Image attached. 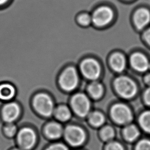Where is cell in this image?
Listing matches in <instances>:
<instances>
[{
	"label": "cell",
	"mask_w": 150,
	"mask_h": 150,
	"mask_svg": "<svg viewBox=\"0 0 150 150\" xmlns=\"http://www.w3.org/2000/svg\"><path fill=\"white\" fill-rule=\"evenodd\" d=\"M33 104L36 112L43 117H50L54 114L55 109L54 102L46 93L37 94L33 98Z\"/></svg>",
	"instance_id": "cell-1"
},
{
	"label": "cell",
	"mask_w": 150,
	"mask_h": 150,
	"mask_svg": "<svg viewBox=\"0 0 150 150\" xmlns=\"http://www.w3.org/2000/svg\"><path fill=\"white\" fill-rule=\"evenodd\" d=\"M59 83L62 89L70 92L76 88L78 83V76L76 69L70 67L64 69L59 79Z\"/></svg>",
	"instance_id": "cell-2"
},
{
	"label": "cell",
	"mask_w": 150,
	"mask_h": 150,
	"mask_svg": "<svg viewBox=\"0 0 150 150\" xmlns=\"http://www.w3.org/2000/svg\"><path fill=\"white\" fill-rule=\"evenodd\" d=\"M115 88L120 96L125 98H130L135 95L137 86L134 82L125 76H121L115 80Z\"/></svg>",
	"instance_id": "cell-3"
},
{
	"label": "cell",
	"mask_w": 150,
	"mask_h": 150,
	"mask_svg": "<svg viewBox=\"0 0 150 150\" xmlns=\"http://www.w3.org/2000/svg\"><path fill=\"white\" fill-rule=\"evenodd\" d=\"M63 135L67 143L73 146H81L86 140L85 132L77 126H67L65 129Z\"/></svg>",
	"instance_id": "cell-4"
},
{
	"label": "cell",
	"mask_w": 150,
	"mask_h": 150,
	"mask_svg": "<svg viewBox=\"0 0 150 150\" xmlns=\"http://www.w3.org/2000/svg\"><path fill=\"white\" fill-rule=\"evenodd\" d=\"M17 142L21 149L31 150L35 146L37 135L30 127H23L17 134Z\"/></svg>",
	"instance_id": "cell-5"
},
{
	"label": "cell",
	"mask_w": 150,
	"mask_h": 150,
	"mask_svg": "<svg viewBox=\"0 0 150 150\" xmlns=\"http://www.w3.org/2000/svg\"><path fill=\"white\" fill-rule=\"evenodd\" d=\"M71 106L77 115L80 117H85L90 110V101L84 94H76L71 98Z\"/></svg>",
	"instance_id": "cell-6"
},
{
	"label": "cell",
	"mask_w": 150,
	"mask_h": 150,
	"mask_svg": "<svg viewBox=\"0 0 150 150\" xmlns=\"http://www.w3.org/2000/svg\"><path fill=\"white\" fill-rule=\"evenodd\" d=\"M80 69L84 77L88 79H97L101 73L100 65L93 59H86L83 61L80 65Z\"/></svg>",
	"instance_id": "cell-7"
},
{
	"label": "cell",
	"mask_w": 150,
	"mask_h": 150,
	"mask_svg": "<svg viewBox=\"0 0 150 150\" xmlns=\"http://www.w3.org/2000/svg\"><path fill=\"white\" fill-rule=\"evenodd\" d=\"M110 114L113 119L117 123L125 124L131 121V111L127 106L123 104H116L112 106Z\"/></svg>",
	"instance_id": "cell-8"
},
{
	"label": "cell",
	"mask_w": 150,
	"mask_h": 150,
	"mask_svg": "<svg viewBox=\"0 0 150 150\" xmlns=\"http://www.w3.org/2000/svg\"><path fill=\"white\" fill-rule=\"evenodd\" d=\"M114 14L112 10L108 7H101L97 9L93 13L92 21L99 27L104 26L112 20Z\"/></svg>",
	"instance_id": "cell-9"
},
{
	"label": "cell",
	"mask_w": 150,
	"mask_h": 150,
	"mask_svg": "<svg viewBox=\"0 0 150 150\" xmlns=\"http://www.w3.org/2000/svg\"><path fill=\"white\" fill-rule=\"evenodd\" d=\"M20 108L16 102H8L3 107L2 117L4 121L7 123H13L20 116Z\"/></svg>",
	"instance_id": "cell-10"
},
{
	"label": "cell",
	"mask_w": 150,
	"mask_h": 150,
	"mask_svg": "<svg viewBox=\"0 0 150 150\" xmlns=\"http://www.w3.org/2000/svg\"><path fill=\"white\" fill-rule=\"evenodd\" d=\"M130 62L134 69L140 72L146 71L150 67L148 59L141 53L137 52L132 54Z\"/></svg>",
	"instance_id": "cell-11"
},
{
	"label": "cell",
	"mask_w": 150,
	"mask_h": 150,
	"mask_svg": "<svg viewBox=\"0 0 150 150\" xmlns=\"http://www.w3.org/2000/svg\"><path fill=\"white\" fill-rule=\"evenodd\" d=\"M63 133L62 125L56 122L48 123L44 128V133L50 139H58L63 135Z\"/></svg>",
	"instance_id": "cell-12"
},
{
	"label": "cell",
	"mask_w": 150,
	"mask_h": 150,
	"mask_svg": "<svg viewBox=\"0 0 150 150\" xmlns=\"http://www.w3.org/2000/svg\"><path fill=\"white\" fill-rule=\"evenodd\" d=\"M134 23L138 29H142L150 21V13L145 8L139 9L134 15Z\"/></svg>",
	"instance_id": "cell-13"
},
{
	"label": "cell",
	"mask_w": 150,
	"mask_h": 150,
	"mask_svg": "<svg viewBox=\"0 0 150 150\" xmlns=\"http://www.w3.org/2000/svg\"><path fill=\"white\" fill-rule=\"evenodd\" d=\"M110 65L115 71L121 72L125 69V58L121 54L115 53L110 57Z\"/></svg>",
	"instance_id": "cell-14"
},
{
	"label": "cell",
	"mask_w": 150,
	"mask_h": 150,
	"mask_svg": "<svg viewBox=\"0 0 150 150\" xmlns=\"http://www.w3.org/2000/svg\"><path fill=\"white\" fill-rule=\"evenodd\" d=\"M16 90L11 84L4 83L0 85V99L3 101H10L16 95Z\"/></svg>",
	"instance_id": "cell-15"
},
{
	"label": "cell",
	"mask_w": 150,
	"mask_h": 150,
	"mask_svg": "<svg viewBox=\"0 0 150 150\" xmlns=\"http://www.w3.org/2000/svg\"><path fill=\"white\" fill-rule=\"evenodd\" d=\"M54 115L59 121L65 122L71 118V110L65 105H59L54 109Z\"/></svg>",
	"instance_id": "cell-16"
},
{
	"label": "cell",
	"mask_w": 150,
	"mask_h": 150,
	"mask_svg": "<svg viewBox=\"0 0 150 150\" xmlns=\"http://www.w3.org/2000/svg\"><path fill=\"white\" fill-rule=\"evenodd\" d=\"M125 139L129 142H133L136 139L139 135V132L135 125H131L125 128L124 132Z\"/></svg>",
	"instance_id": "cell-17"
},
{
	"label": "cell",
	"mask_w": 150,
	"mask_h": 150,
	"mask_svg": "<svg viewBox=\"0 0 150 150\" xmlns=\"http://www.w3.org/2000/svg\"><path fill=\"white\" fill-rule=\"evenodd\" d=\"M103 91L102 85L96 82H93L88 87V92L91 95L96 99L99 98L102 96Z\"/></svg>",
	"instance_id": "cell-18"
},
{
	"label": "cell",
	"mask_w": 150,
	"mask_h": 150,
	"mask_svg": "<svg viewBox=\"0 0 150 150\" xmlns=\"http://www.w3.org/2000/svg\"><path fill=\"white\" fill-rule=\"evenodd\" d=\"M89 120L92 125L95 127H100L104 123L105 118L101 112H95L90 115Z\"/></svg>",
	"instance_id": "cell-19"
},
{
	"label": "cell",
	"mask_w": 150,
	"mask_h": 150,
	"mask_svg": "<svg viewBox=\"0 0 150 150\" xmlns=\"http://www.w3.org/2000/svg\"><path fill=\"white\" fill-rule=\"evenodd\" d=\"M139 123L145 131L150 133V110L142 114L140 116Z\"/></svg>",
	"instance_id": "cell-20"
},
{
	"label": "cell",
	"mask_w": 150,
	"mask_h": 150,
	"mask_svg": "<svg viewBox=\"0 0 150 150\" xmlns=\"http://www.w3.org/2000/svg\"><path fill=\"white\" fill-rule=\"evenodd\" d=\"M101 136L103 139L105 141H110L115 136L114 131L112 127H104L101 130Z\"/></svg>",
	"instance_id": "cell-21"
},
{
	"label": "cell",
	"mask_w": 150,
	"mask_h": 150,
	"mask_svg": "<svg viewBox=\"0 0 150 150\" xmlns=\"http://www.w3.org/2000/svg\"><path fill=\"white\" fill-rule=\"evenodd\" d=\"M4 132L8 137H13L17 133V127L13 123H8L4 128Z\"/></svg>",
	"instance_id": "cell-22"
},
{
	"label": "cell",
	"mask_w": 150,
	"mask_h": 150,
	"mask_svg": "<svg viewBox=\"0 0 150 150\" xmlns=\"http://www.w3.org/2000/svg\"><path fill=\"white\" fill-rule=\"evenodd\" d=\"M92 21V18L88 14H82L78 18V21L81 25L87 26Z\"/></svg>",
	"instance_id": "cell-23"
},
{
	"label": "cell",
	"mask_w": 150,
	"mask_h": 150,
	"mask_svg": "<svg viewBox=\"0 0 150 150\" xmlns=\"http://www.w3.org/2000/svg\"><path fill=\"white\" fill-rule=\"evenodd\" d=\"M136 150H150V141L142 140L137 144Z\"/></svg>",
	"instance_id": "cell-24"
},
{
	"label": "cell",
	"mask_w": 150,
	"mask_h": 150,
	"mask_svg": "<svg viewBox=\"0 0 150 150\" xmlns=\"http://www.w3.org/2000/svg\"><path fill=\"white\" fill-rule=\"evenodd\" d=\"M45 150H69L67 146L61 143H56L49 146Z\"/></svg>",
	"instance_id": "cell-25"
},
{
	"label": "cell",
	"mask_w": 150,
	"mask_h": 150,
	"mask_svg": "<svg viewBox=\"0 0 150 150\" xmlns=\"http://www.w3.org/2000/svg\"><path fill=\"white\" fill-rule=\"evenodd\" d=\"M106 150H123V148L121 144L118 142H112L107 146Z\"/></svg>",
	"instance_id": "cell-26"
},
{
	"label": "cell",
	"mask_w": 150,
	"mask_h": 150,
	"mask_svg": "<svg viewBox=\"0 0 150 150\" xmlns=\"http://www.w3.org/2000/svg\"><path fill=\"white\" fill-rule=\"evenodd\" d=\"M144 97L146 104L150 105V87L146 91Z\"/></svg>",
	"instance_id": "cell-27"
},
{
	"label": "cell",
	"mask_w": 150,
	"mask_h": 150,
	"mask_svg": "<svg viewBox=\"0 0 150 150\" xmlns=\"http://www.w3.org/2000/svg\"><path fill=\"white\" fill-rule=\"evenodd\" d=\"M144 37L146 42L150 45V28L146 30L144 33Z\"/></svg>",
	"instance_id": "cell-28"
},
{
	"label": "cell",
	"mask_w": 150,
	"mask_h": 150,
	"mask_svg": "<svg viewBox=\"0 0 150 150\" xmlns=\"http://www.w3.org/2000/svg\"><path fill=\"white\" fill-rule=\"evenodd\" d=\"M145 81L146 83L148 84V85L150 86V74L146 76V78H145Z\"/></svg>",
	"instance_id": "cell-29"
},
{
	"label": "cell",
	"mask_w": 150,
	"mask_h": 150,
	"mask_svg": "<svg viewBox=\"0 0 150 150\" xmlns=\"http://www.w3.org/2000/svg\"><path fill=\"white\" fill-rule=\"evenodd\" d=\"M9 0H0V6L6 4Z\"/></svg>",
	"instance_id": "cell-30"
},
{
	"label": "cell",
	"mask_w": 150,
	"mask_h": 150,
	"mask_svg": "<svg viewBox=\"0 0 150 150\" xmlns=\"http://www.w3.org/2000/svg\"><path fill=\"white\" fill-rule=\"evenodd\" d=\"M13 150H23L22 149H18V148H16V149H13Z\"/></svg>",
	"instance_id": "cell-31"
},
{
	"label": "cell",
	"mask_w": 150,
	"mask_h": 150,
	"mask_svg": "<svg viewBox=\"0 0 150 150\" xmlns=\"http://www.w3.org/2000/svg\"><path fill=\"white\" fill-rule=\"evenodd\" d=\"M149 68H150V67H149Z\"/></svg>",
	"instance_id": "cell-32"
}]
</instances>
